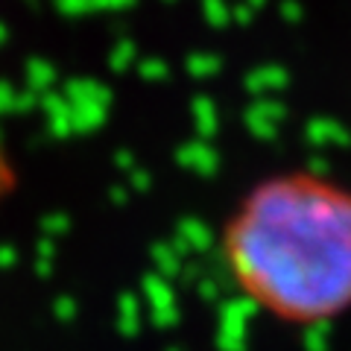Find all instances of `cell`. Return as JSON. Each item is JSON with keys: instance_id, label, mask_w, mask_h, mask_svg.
<instances>
[{"instance_id": "1", "label": "cell", "mask_w": 351, "mask_h": 351, "mask_svg": "<svg viewBox=\"0 0 351 351\" xmlns=\"http://www.w3.org/2000/svg\"><path fill=\"white\" fill-rule=\"evenodd\" d=\"M246 302L290 322H325L351 304V191L319 170L255 184L223 234Z\"/></svg>"}, {"instance_id": "2", "label": "cell", "mask_w": 351, "mask_h": 351, "mask_svg": "<svg viewBox=\"0 0 351 351\" xmlns=\"http://www.w3.org/2000/svg\"><path fill=\"white\" fill-rule=\"evenodd\" d=\"M304 351H331V328L325 322H311L302 334Z\"/></svg>"}, {"instance_id": "3", "label": "cell", "mask_w": 351, "mask_h": 351, "mask_svg": "<svg viewBox=\"0 0 351 351\" xmlns=\"http://www.w3.org/2000/svg\"><path fill=\"white\" fill-rule=\"evenodd\" d=\"M15 182V173H12V158H9V149H6V141L0 135V199H3V193L12 188Z\"/></svg>"}]
</instances>
